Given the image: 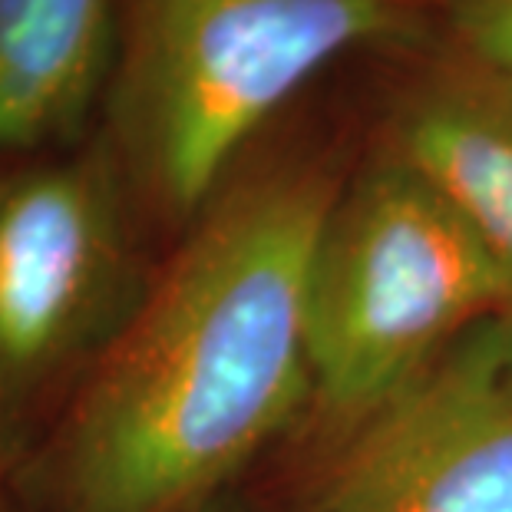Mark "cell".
Wrapping results in <instances>:
<instances>
[{"label":"cell","mask_w":512,"mask_h":512,"mask_svg":"<svg viewBox=\"0 0 512 512\" xmlns=\"http://www.w3.org/2000/svg\"><path fill=\"white\" fill-rule=\"evenodd\" d=\"M341 176L245 156L7 489L20 512H205L311 403L308 268Z\"/></svg>","instance_id":"cell-1"},{"label":"cell","mask_w":512,"mask_h":512,"mask_svg":"<svg viewBox=\"0 0 512 512\" xmlns=\"http://www.w3.org/2000/svg\"><path fill=\"white\" fill-rule=\"evenodd\" d=\"M321 512H512V324L486 321L347 443Z\"/></svg>","instance_id":"cell-5"},{"label":"cell","mask_w":512,"mask_h":512,"mask_svg":"<svg viewBox=\"0 0 512 512\" xmlns=\"http://www.w3.org/2000/svg\"><path fill=\"white\" fill-rule=\"evenodd\" d=\"M103 133L0 162V483L40 450L152 281Z\"/></svg>","instance_id":"cell-4"},{"label":"cell","mask_w":512,"mask_h":512,"mask_svg":"<svg viewBox=\"0 0 512 512\" xmlns=\"http://www.w3.org/2000/svg\"><path fill=\"white\" fill-rule=\"evenodd\" d=\"M205 512H222V503H215L212 509H205Z\"/></svg>","instance_id":"cell-10"},{"label":"cell","mask_w":512,"mask_h":512,"mask_svg":"<svg viewBox=\"0 0 512 512\" xmlns=\"http://www.w3.org/2000/svg\"><path fill=\"white\" fill-rule=\"evenodd\" d=\"M116 40L119 0H0V162L100 129Z\"/></svg>","instance_id":"cell-7"},{"label":"cell","mask_w":512,"mask_h":512,"mask_svg":"<svg viewBox=\"0 0 512 512\" xmlns=\"http://www.w3.org/2000/svg\"><path fill=\"white\" fill-rule=\"evenodd\" d=\"M387 146L470 225L509 285L512 324V83L453 50L397 96Z\"/></svg>","instance_id":"cell-6"},{"label":"cell","mask_w":512,"mask_h":512,"mask_svg":"<svg viewBox=\"0 0 512 512\" xmlns=\"http://www.w3.org/2000/svg\"><path fill=\"white\" fill-rule=\"evenodd\" d=\"M456 50L512 83V0H433Z\"/></svg>","instance_id":"cell-8"},{"label":"cell","mask_w":512,"mask_h":512,"mask_svg":"<svg viewBox=\"0 0 512 512\" xmlns=\"http://www.w3.org/2000/svg\"><path fill=\"white\" fill-rule=\"evenodd\" d=\"M506 314L496 261L384 143L341 182L311 255V403L354 437L453 344Z\"/></svg>","instance_id":"cell-3"},{"label":"cell","mask_w":512,"mask_h":512,"mask_svg":"<svg viewBox=\"0 0 512 512\" xmlns=\"http://www.w3.org/2000/svg\"><path fill=\"white\" fill-rule=\"evenodd\" d=\"M417 37L413 0H119L100 133L146 228L176 242L337 57Z\"/></svg>","instance_id":"cell-2"},{"label":"cell","mask_w":512,"mask_h":512,"mask_svg":"<svg viewBox=\"0 0 512 512\" xmlns=\"http://www.w3.org/2000/svg\"><path fill=\"white\" fill-rule=\"evenodd\" d=\"M0 512H20V506L14 503V496H10V489L0 483Z\"/></svg>","instance_id":"cell-9"}]
</instances>
